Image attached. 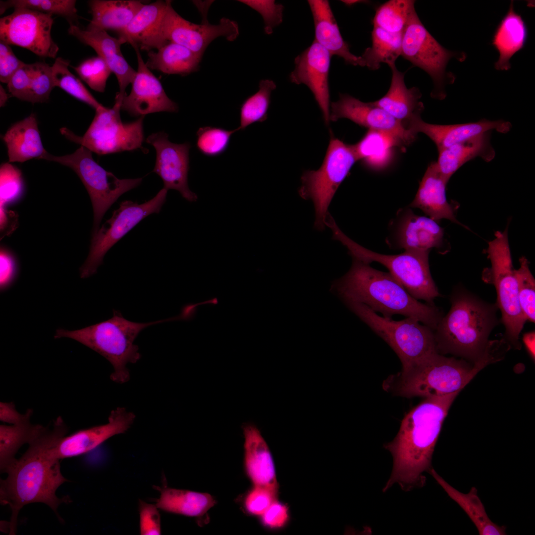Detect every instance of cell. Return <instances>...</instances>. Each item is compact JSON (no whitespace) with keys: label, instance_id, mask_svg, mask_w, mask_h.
Listing matches in <instances>:
<instances>
[{"label":"cell","instance_id":"52a82bcc","mask_svg":"<svg viewBox=\"0 0 535 535\" xmlns=\"http://www.w3.org/2000/svg\"><path fill=\"white\" fill-rule=\"evenodd\" d=\"M344 304L391 348L398 357L402 369L437 352L434 330L417 320L406 317L395 321L379 316L361 303Z\"/></svg>","mask_w":535,"mask_h":535},{"label":"cell","instance_id":"44dd1931","mask_svg":"<svg viewBox=\"0 0 535 535\" xmlns=\"http://www.w3.org/2000/svg\"><path fill=\"white\" fill-rule=\"evenodd\" d=\"M138 68L131 83V90L122 99L121 109L134 116L161 111L176 112L177 104L166 95L159 79L144 61L139 49L134 47Z\"/></svg>","mask_w":535,"mask_h":535},{"label":"cell","instance_id":"f5cc1de1","mask_svg":"<svg viewBox=\"0 0 535 535\" xmlns=\"http://www.w3.org/2000/svg\"><path fill=\"white\" fill-rule=\"evenodd\" d=\"M156 505L139 502L140 533L141 535L161 534L160 516Z\"/></svg>","mask_w":535,"mask_h":535},{"label":"cell","instance_id":"ac0fdd59","mask_svg":"<svg viewBox=\"0 0 535 535\" xmlns=\"http://www.w3.org/2000/svg\"><path fill=\"white\" fill-rule=\"evenodd\" d=\"M146 142L156 150V160L153 171L162 179L163 188L167 191H178L189 202L196 201L198 196L191 191L188 184L191 144L189 142L172 143L164 132L150 135Z\"/></svg>","mask_w":535,"mask_h":535},{"label":"cell","instance_id":"603a6c76","mask_svg":"<svg viewBox=\"0 0 535 535\" xmlns=\"http://www.w3.org/2000/svg\"><path fill=\"white\" fill-rule=\"evenodd\" d=\"M511 127L512 125L508 121H491L485 118L466 123L434 124L425 122L420 115L413 119L407 128L415 135L420 132L426 135L434 142L438 151L493 130L506 133Z\"/></svg>","mask_w":535,"mask_h":535},{"label":"cell","instance_id":"7a4b0ae2","mask_svg":"<svg viewBox=\"0 0 535 535\" xmlns=\"http://www.w3.org/2000/svg\"><path fill=\"white\" fill-rule=\"evenodd\" d=\"M59 432L54 424L32 443L23 455L11 466L5 480H0V502L11 510L10 535H15L20 510L32 503H43L49 506L60 521L57 508L61 503L72 501L69 496L59 498L57 488L69 481L62 475L59 459L51 451V445Z\"/></svg>","mask_w":535,"mask_h":535},{"label":"cell","instance_id":"8d00e7d4","mask_svg":"<svg viewBox=\"0 0 535 535\" xmlns=\"http://www.w3.org/2000/svg\"><path fill=\"white\" fill-rule=\"evenodd\" d=\"M47 427L33 424L31 421L19 425H0V470L6 473L16 462L20 448L37 438Z\"/></svg>","mask_w":535,"mask_h":535},{"label":"cell","instance_id":"2e32d148","mask_svg":"<svg viewBox=\"0 0 535 535\" xmlns=\"http://www.w3.org/2000/svg\"><path fill=\"white\" fill-rule=\"evenodd\" d=\"M239 33L237 23L226 18H221L216 25L207 21L197 24L187 21L173 8L171 1L167 0L161 27V36L165 42L183 46L202 57L208 46L215 39L221 36L231 42L237 38Z\"/></svg>","mask_w":535,"mask_h":535},{"label":"cell","instance_id":"816d5d0a","mask_svg":"<svg viewBox=\"0 0 535 535\" xmlns=\"http://www.w3.org/2000/svg\"><path fill=\"white\" fill-rule=\"evenodd\" d=\"M32 74V63H24L14 73L7 83L11 96L22 101H28Z\"/></svg>","mask_w":535,"mask_h":535},{"label":"cell","instance_id":"d6986e66","mask_svg":"<svg viewBox=\"0 0 535 535\" xmlns=\"http://www.w3.org/2000/svg\"><path fill=\"white\" fill-rule=\"evenodd\" d=\"M135 417L125 408L118 407L110 412L106 424L59 436L52 444L51 451L59 460L86 454L111 437L125 433Z\"/></svg>","mask_w":535,"mask_h":535},{"label":"cell","instance_id":"91938a15","mask_svg":"<svg viewBox=\"0 0 535 535\" xmlns=\"http://www.w3.org/2000/svg\"><path fill=\"white\" fill-rule=\"evenodd\" d=\"M9 96L6 93L4 89L0 85V107L4 106Z\"/></svg>","mask_w":535,"mask_h":535},{"label":"cell","instance_id":"277c9868","mask_svg":"<svg viewBox=\"0 0 535 535\" xmlns=\"http://www.w3.org/2000/svg\"><path fill=\"white\" fill-rule=\"evenodd\" d=\"M449 312L435 330L436 350L472 361L482 360L489 348V335L498 324L496 304L482 300L464 289L452 293Z\"/></svg>","mask_w":535,"mask_h":535},{"label":"cell","instance_id":"4dcf8cb0","mask_svg":"<svg viewBox=\"0 0 535 535\" xmlns=\"http://www.w3.org/2000/svg\"><path fill=\"white\" fill-rule=\"evenodd\" d=\"M6 146L8 162H23L39 159L47 151L41 140L35 114L12 125L3 136Z\"/></svg>","mask_w":535,"mask_h":535},{"label":"cell","instance_id":"7c38bea8","mask_svg":"<svg viewBox=\"0 0 535 535\" xmlns=\"http://www.w3.org/2000/svg\"><path fill=\"white\" fill-rule=\"evenodd\" d=\"M120 109L121 102L116 100L111 108L103 106L97 109L82 136L76 135L66 128H61V133L68 140L100 155L142 149L144 116L125 123L121 119Z\"/></svg>","mask_w":535,"mask_h":535},{"label":"cell","instance_id":"74e56055","mask_svg":"<svg viewBox=\"0 0 535 535\" xmlns=\"http://www.w3.org/2000/svg\"><path fill=\"white\" fill-rule=\"evenodd\" d=\"M353 146L358 161L376 169L384 168L389 164L395 147H402L392 135L373 130H369Z\"/></svg>","mask_w":535,"mask_h":535},{"label":"cell","instance_id":"1f68e13d","mask_svg":"<svg viewBox=\"0 0 535 535\" xmlns=\"http://www.w3.org/2000/svg\"><path fill=\"white\" fill-rule=\"evenodd\" d=\"M92 19L86 30H124L144 4L135 0H92L88 2Z\"/></svg>","mask_w":535,"mask_h":535},{"label":"cell","instance_id":"3957f363","mask_svg":"<svg viewBox=\"0 0 535 535\" xmlns=\"http://www.w3.org/2000/svg\"><path fill=\"white\" fill-rule=\"evenodd\" d=\"M330 290L344 303L364 304L385 318L400 315L414 318L434 331L443 316L434 304L414 298L390 273L355 258L349 271L332 282Z\"/></svg>","mask_w":535,"mask_h":535},{"label":"cell","instance_id":"680465c9","mask_svg":"<svg viewBox=\"0 0 535 535\" xmlns=\"http://www.w3.org/2000/svg\"><path fill=\"white\" fill-rule=\"evenodd\" d=\"M523 341L528 353L533 360L535 358V333L534 331L527 332L523 335Z\"/></svg>","mask_w":535,"mask_h":535},{"label":"cell","instance_id":"db71d44e","mask_svg":"<svg viewBox=\"0 0 535 535\" xmlns=\"http://www.w3.org/2000/svg\"><path fill=\"white\" fill-rule=\"evenodd\" d=\"M25 63L19 60L10 45L0 42V80L7 83L14 73Z\"/></svg>","mask_w":535,"mask_h":535},{"label":"cell","instance_id":"60d3db41","mask_svg":"<svg viewBox=\"0 0 535 535\" xmlns=\"http://www.w3.org/2000/svg\"><path fill=\"white\" fill-rule=\"evenodd\" d=\"M415 1L413 0H390L376 10L373 22L379 27L392 33H402L409 16L415 9Z\"/></svg>","mask_w":535,"mask_h":535},{"label":"cell","instance_id":"ab89813d","mask_svg":"<svg viewBox=\"0 0 535 535\" xmlns=\"http://www.w3.org/2000/svg\"><path fill=\"white\" fill-rule=\"evenodd\" d=\"M275 82L269 79L262 80L259 83V90L247 98L240 109V125L237 131L245 129L255 122H262L268 118V111L270 103V96L276 89Z\"/></svg>","mask_w":535,"mask_h":535},{"label":"cell","instance_id":"8fae6325","mask_svg":"<svg viewBox=\"0 0 535 535\" xmlns=\"http://www.w3.org/2000/svg\"><path fill=\"white\" fill-rule=\"evenodd\" d=\"M488 242L486 252L491 262V281L497 294L496 305L501 313L504 325V340L511 346L520 349L519 335L527 321L518 296L517 282L509 244L507 227L496 231Z\"/></svg>","mask_w":535,"mask_h":535},{"label":"cell","instance_id":"f35d334b","mask_svg":"<svg viewBox=\"0 0 535 535\" xmlns=\"http://www.w3.org/2000/svg\"><path fill=\"white\" fill-rule=\"evenodd\" d=\"M402 33H392L379 27L374 26L372 32V46L367 48L361 57L365 66L371 70H377L382 63L389 67L395 64L401 55Z\"/></svg>","mask_w":535,"mask_h":535},{"label":"cell","instance_id":"11a10c76","mask_svg":"<svg viewBox=\"0 0 535 535\" xmlns=\"http://www.w3.org/2000/svg\"><path fill=\"white\" fill-rule=\"evenodd\" d=\"M17 274L16 261L9 252L1 249L0 254V289L3 291L13 283Z\"/></svg>","mask_w":535,"mask_h":535},{"label":"cell","instance_id":"d590c367","mask_svg":"<svg viewBox=\"0 0 535 535\" xmlns=\"http://www.w3.org/2000/svg\"><path fill=\"white\" fill-rule=\"evenodd\" d=\"M160 492L157 507L165 512L189 517L203 516L216 502L207 493L172 488L164 486L156 487Z\"/></svg>","mask_w":535,"mask_h":535},{"label":"cell","instance_id":"ffe728a7","mask_svg":"<svg viewBox=\"0 0 535 535\" xmlns=\"http://www.w3.org/2000/svg\"><path fill=\"white\" fill-rule=\"evenodd\" d=\"M331 56L314 40L295 58V68L289 76L292 83L305 84L311 91L326 124L330 122L328 75Z\"/></svg>","mask_w":535,"mask_h":535},{"label":"cell","instance_id":"b9f144b4","mask_svg":"<svg viewBox=\"0 0 535 535\" xmlns=\"http://www.w3.org/2000/svg\"><path fill=\"white\" fill-rule=\"evenodd\" d=\"M75 0H0V14L9 8H27L65 18L70 24L77 25L79 18Z\"/></svg>","mask_w":535,"mask_h":535},{"label":"cell","instance_id":"9a60e30c","mask_svg":"<svg viewBox=\"0 0 535 535\" xmlns=\"http://www.w3.org/2000/svg\"><path fill=\"white\" fill-rule=\"evenodd\" d=\"M52 15L27 8L14 9L0 19V41L26 49L41 57L54 58L59 48L51 36Z\"/></svg>","mask_w":535,"mask_h":535},{"label":"cell","instance_id":"e575fe53","mask_svg":"<svg viewBox=\"0 0 535 535\" xmlns=\"http://www.w3.org/2000/svg\"><path fill=\"white\" fill-rule=\"evenodd\" d=\"M429 472L448 495L467 514L477 528L479 535H506V527L498 526L487 516L475 487H472L468 493H464L447 483L434 469H431Z\"/></svg>","mask_w":535,"mask_h":535},{"label":"cell","instance_id":"bcb514c9","mask_svg":"<svg viewBox=\"0 0 535 535\" xmlns=\"http://www.w3.org/2000/svg\"><path fill=\"white\" fill-rule=\"evenodd\" d=\"M74 69L92 89L100 93L105 91L107 80L112 72L105 61L98 55L84 60Z\"/></svg>","mask_w":535,"mask_h":535},{"label":"cell","instance_id":"94428289","mask_svg":"<svg viewBox=\"0 0 535 535\" xmlns=\"http://www.w3.org/2000/svg\"><path fill=\"white\" fill-rule=\"evenodd\" d=\"M342 1L343 3H344L345 4H347L348 5H353L354 4H355V3H359V2H361V1H361V0H342Z\"/></svg>","mask_w":535,"mask_h":535},{"label":"cell","instance_id":"4fadbf2b","mask_svg":"<svg viewBox=\"0 0 535 535\" xmlns=\"http://www.w3.org/2000/svg\"><path fill=\"white\" fill-rule=\"evenodd\" d=\"M401 55L430 76L434 84L431 96L439 100L446 97V84H452L456 78L454 74L446 70L449 60L455 57L462 62L466 58L465 53L452 52L443 47L422 24L415 9L403 32Z\"/></svg>","mask_w":535,"mask_h":535},{"label":"cell","instance_id":"c3c4849f","mask_svg":"<svg viewBox=\"0 0 535 535\" xmlns=\"http://www.w3.org/2000/svg\"><path fill=\"white\" fill-rule=\"evenodd\" d=\"M33 74L29 102L33 104L47 102L54 84L52 76V66L44 62L32 63Z\"/></svg>","mask_w":535,"mask_h":535},{"label":"cell","instance_id":"83f0119b","mask_svg":"<svg viewBox=\"0 0 535 535\" xmlns=\"http://www.w3.org/2000/svg\"><path fill=\"white\" fill-rule=\"evenodd\" d=\"M315 25V40L331 54L342 58L348 64L365 66L361 56H357L350 51L348 44L343 39L331 10L329 2L326 0H310Z\"/></svg>","mask_w":535,"mask_h":535},{"label":"cell","instance_id":"ee69618b","mask_svg":"<svg viewBox=\"0 0 535 535\" xmlns=\"http://www.w3.org/2000/svg\"><path fill=\"white\" fill-rule=\"evenodd\" d=\"M520 267L515 269L518 296L522 313L527 321H535V280L525 257L519 259Z\"/></svg>","mask_w":535,"mask_h":535},{"label":"cell","instance_id":"d6a6232c","mask_svg":"<svg viewBox=\"0 0 535 535\" xmlns=\"http://www.w3.org/2000/svg\"><path fill=\"white\" fill-rule=\"evenodd\" d=\"M527 37L526 25L520 15L517 13L511 1L509 10L503 17L493 35L492 44L499 54L495 63L497 70H508L511 68L510 59L524 47Z\"/></svg>","mask_w":535,"mask_h":535},{"label":"cell","instance_id":"f907efd6","mask_svg":"<svg viewBox=\"0 0 535 535\" xmlns=\"http://www.w3.org/2000/svg\"><path fill=\"white\" fill-rule=\"evenodd\" d=\"M277 491L268 488L255 486L247 494L244 505L246 510L255 515H262L276 500Z\"/></svg>","mask_w":535,"mask_h":535},{"label":"cell","instance_id":"6f0895ef","mask_svg":"<svg viewBox=\"0 0 535 535\" xmlns=\"http://www.w3.org/2000/svg\"><path fill=\"white\" fill-rule=\"evenodd\" d=\"M33 410L28 409L24 414L18 412L12 402H0V420L10 425H19L30 421Z\"/></svg>","mask_w":535,"mask_h":535},{"label":"cell","instance_id":"d4e9b609","mask_svg":"<svg viewBox=\"0 0 535 535\" xmlns=\"http://www.w3.org/2000/svg\"><path fill=\"white\" fill-rule=\"evenodd\" d=\"M167 0H157L144 4L126 28L119 33L133 47L151 51L158 49L166 42L161 34V27Z\"/></svg>","mask_w":535,"mask_h":535},{"label":"cell","instance_id":"cb8c5ba5","mask_svg":"<svg viewBox=\"0 0 535 535\" xmlns=\"http://www.w3.org/2000/svg\"><path fill=\"white\" fill-rule=\"evenodd\" d=\"M244 437L246 471L255 486L278 490L274 466L267 443L254 425L245 424Z\"/></svg>","mask_w":535,"mask_h":535},{"label":"cell","instance_id":"f546056e","mask_svg":"<svg viewBox=\"0 0 535 535\" xmlns=\"http://www.w3.org/2000/svg\"><path fill=\"white\" fill-rule=\"evenodd\" d=\"M487 132L438 151L436 161L437 169L448 182L451 176L466 162L477 157L486 162L491 161L495 152Z\"/></svg>","mask_w":535,"mask_h":535},{"label":"cell","instance_id":"6da1fadb","mask_svg":"<svg viewBox=\"0 0 535 535\" xmlns=\"http://www.w3.org/2000/svg\"><path fill=\"white\" fill-rule=\"evenodd\" d=\"M460 391L425 398L407 413L397 435L384 445L393 457L392 471L383 491L397 482L405 491L425 482L434 447L448 411Z\"/></svg>","mask_w":535,"mask_h":535},{"label":"cell","instance_id":"4316f807","mask_svg":"<svg viewBox=\"0 0 535 535\" xmlns=\"http://www.w3.org/2000/svg\"><path fill=\"white\" fill-rule=\"evenodd\" d=\"M448 182L439 172L436 161L428 165L420 182L415 197L410 207L421 210L429 218L437 221L446 219L461 225L456 219L453 208L446 196Z\"/></svg>","mask_w":535,"mask_h":535},{"label":"cell","instance_id":"5b68a950","mask_svg":"<svg viewBox=\"0 0 535 535\" xmlns=\"http://www.w3.org/2000/svg\"><path fill=\"white\" fill-rule=\"evenodd\" d=\"M490 364L483 358L472 366L464 360L435 352L419 363L384 380L383 389L404 398L441 396L461 391L483 368Z\"/></svg>","mask_w":535,"mask_h":535},{"label":"cell","instance_id":"8992f818","mask_svg":"<svg viewBox=\"0 0 535 535\" xmlns=\"http://www.w3.org/2000/svg\"><path fill=\"white\" fill-rule=\"evenodd\" d=\"M176 321L175 317L148 322H137L124 318L118 311L106 321L74 330L59 328L55 339L69 338L99 353L112 365L110 378L123 383L130 379L127 365L136 363L141 358L138 346L134 341L141 331L153 324Z\"/></svg>","mask_w":535,"mask_h":535},{"label":"cell","instance_id":"ba28073f","mask_svg":"<svg viewBox=\"0 0 535 535\" xmlns=\"http://www.w3.org/2000/svg\"><path fill=\"white\" fill-rule=\"evenodd\" d=\"M332 230L334 238L347 248L353 258L369 264L377 262L384 266L414 298L434 304V299L440 296L430 271V251L405 250L397 255L379 254L358 244L337 225Z\"/></svg>","mask_w":535,"mask_h":535},{"label":"cell","instance_id":"5bb4252c","mask_svg":"<svg viewBox=\"0 0 535 535\" xmlns=\"http://www.w3.org/2000/svg\"><path fill=\"white\" fill-rule=\"evenodd\" d=\"M167 190L161 189L151 200L142 204L130 200L122 202L111 217L93 233L88 256L80 268V277L96 273L107 252L142 219L158 214L166 200Z\"/></svg>","mask_w":535,"mask_h":535},{"label":"cell","instance_id":"7402d4cb","mask_svg":"<svg viewBox=\"0 0 535 535\" xmlns=\"http://www.w3.org/2000/svg\"><path fill=\"white\" fill-rule=\"evenodd\" d=\"M68 31L81 42L92 48L98 55L105 61L118 81L119 91L115 100L121 102L126 94L127 87L131 84L136 73L121 51V46L126 43V40L122 37H112L106 31L83 30L75 24H70Z\"/></svg>","mask_w":535,"mask_h":535},{"label":"cell","instance_id":"f1b7e54d","mask_svg":"<svg viewBox=\"0 0 535 535\" xmlns=\"http://www.w3.org/2000/svg\"><path fill=\"white\" fill-rule=\"evenodd\" d=\"M392 79L387 93L373 103L400 121L407 128L409 123L421 115L424 106L420 101L421 93L417 87L408 88L404 82L405 73L399 71L395 64L390 67Z\"/></svg>","mask_w":535,"mask_h":535},{"label":"cell","instance_id":"7dc6e473","mask_svg":"<svg viewBox=\"0 0 535 535\" xmlns=\"http://www.w3.org/2000/svg\"><path fill=\"white\" fill-rule=\"evenodd\" d=\"M23 189L20 170L9 162L2 164L0 168V214L7 212L6 206L17 200Z\"/></svg>","mask_w":535,"mask_h":535},{"label":"cell","instance_id":"836d02e7","mask_svg":"<svg viewBox=\"0 0 535 535\" xmlns=\"http://www.w3.org/2000/svg\"><path fill=\"white\" fill-rule=\"evenodd\" d=\"M201 59L187 48L168 41L157 52L148 53L146 64L150 69L164 74L186 75L198 70Z\"/></svg>","mask_w":535,"mask_h":535},{"label":"cell","instance_id":"7bdbcfd3","mask_svg":"<svg viewBox=\"0 0 535 535\" xmlns=\"http://www.w3.org/2000/svg\"><path fill=\"white\" fill-rule=\"evenodd\" d=\"M70 62L56 57L52 66L55 87H58L74 98L88 104L96 110L103 106L91 95L77 77L68 69Z\"/></svg>","mask_w":535,"mask_h":535},{"label":"cell","instance_id":"f6af8a7d","mask_svg":"<svg viewBox=\"0 0 535 535\" xmlns=\"http://www.w3.org/2000/svg\"><path fill=\"white\" fill-rule=\"evenodd\" d=\"M236 131L237 129L228 130L218 127H200L196 133V147L206 156H218L226 151L231 136Z\"/></svg>","mask_w":535,"mask_h":535},{"label":"cell","instance_id":"e0dca14e","mask_svg":"<svg viewBox=\"0 0 535 535\" xmlns=\"http://www.w3.org/2000/svg\"><path fill=\"white\" fill-rule=\"evenodd\" d=\"M348 119L360 126L390 134L402 145L411 144L416 137L399 121L372 102L365 103L348 94H340L339 99L330 105L329 121Z\"/></svg>","mask_w":535,"mask_h":535},{"label":"cell","instance_id":"9f6ffc18","mask_svg":"<svg viewBox=\"0 0 535 535\" xmlns=\"http://www.w3.org/2000/svg\"><path fill=\"white\" fill-rule=\"evenodd\" d=\"M263 523L271 528L283 526L288 518L287 507L274 501L261 515Z\"/></svg>","mask_w":535,"mask_h":535},{"label":"cell","instance_id":"484cf974","mask_svg":"<svg viewBox=\"0 0 535 535\" xmlns=\"http://www.w3.org/2000/svg\"><path fill=\"white\" fill-rule=\"evenodd\" d=\"M402 214L395 233V243L399 248L430 251L441 247L444 229L436 221L416 215L410 209Z\"/></svg>","mask_w":535,"mask_h":535},{"label":"cell","instance_id":"9c48e42d","mask_svg":"<svg viewBox=\"0 0 535 535\" xmlns=\"http://www.w3.org/2000/svg\"><path fill=\"white\" fill-rule=\"evenodd\" d=\"M92 153L81 146L74 153L62 156H54L46 151L39 159L68 166L78 175L92 204L94 233L99 229L104 214L111 205L124 193L138 186L142 178L119 179L97 163Z\"/></svg>","mask_w":535,"mask_h":535},{"label":"cell","instance_id":"30bf717a","mask_svg":"<svg viewBox=\"0 0 535 535\" xmlns=\"http://www.w3.org/2000/svg\"><path fill=\"white\" fill-rule=\"evenodd\" d=\"M357 161L353 145L332 136L321 166L318 170H306L303 173L299 193L302 198L313 201L316 213L315 227L317 229H324L331 200Z\"/></svg>","mask_w":535,"mask_h":535},{"label":"cell","instance_id":"681fc988","mask_svg":"<svg viewBox=\"0 0 535 535\" xmlns=\"http://www.w3.org/2000/svg\"><path fill=\"white\" fill-rule=\"evenodd\" d=\"M258 11L262 16L266 34H270L273 28L282 21L283 6L274 0H239Z\"/></svg>","mask_w":535,"mask_h":535}]
</instances>
